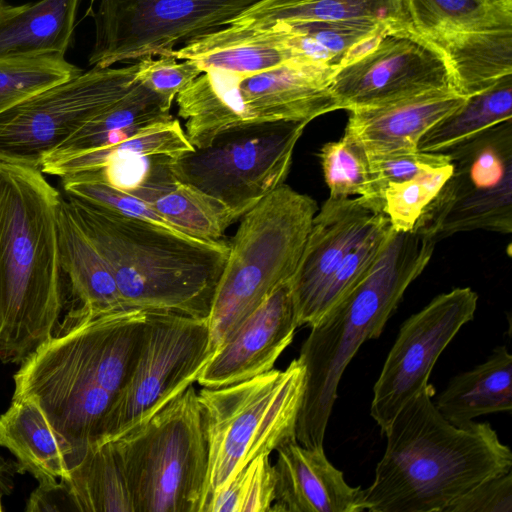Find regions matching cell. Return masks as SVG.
I'll return each mask as SVG.
<instances>
[{"label":"cell","instance_id":"obj_11","mask_svg":"<svg viewBox=\"0 0 512 512\" xmlns=\"http://www.w3.org/2000/svg\"><path fill=\"white\" fill-rule=\"evenodd\" d=\"M213 355L206 319L147 311L138 359L96 445L117 439L153 416L197 381Z\"/></svg>","mask_w":512,"mask_h":512},{"label":"cell","instance_id":"obj_15","mask_svg":"<svg viewBox=\"0 0 512 512\" xmlns=\"http://www.w3.org/2000/svg\"><path fill=\"white\" fill-rule=\"evenodd\" d=\"M329 90L338 108L350 111L453 88L439 54L410 29H400L384 35L368 54L337 69Z\"/></svg>","mask_w":512,"mask_h":512},{"label":"cell","instance_id":"obj_12","mask_svg":"<svg viewBox=\"0 0 512 512\" xmlns=\"http://www.w3.org/2000/svg\"><path fill=\"white\" fill-rule=\"evenodd\" d=\"M138 62L90 70L0 114V162L40 169L46 156L137 82Z\"/></svg>","mask_w":512,"mask_h":512},{"label":"cell","instance_id":"obj_35","mask_svg":"<svg viewBox=\"0 0 512 512\" xmlns=\"http://www.w3.org/2000/svg\"><path fill=\"white\" fill-rule=\"evenodd\" d=\"M382 25L387 24L351 19L279 21L270 26L278 31L291 50L294 60L314 63L336 71L347 51Z\"/></svg>","mask_w":512,"mask_h":512},{"label":"cell","instance_id":"obj_44","mask_svg":"<svg viewBox=\"0 0 512 512\" xmlns=\"http://www.w3.org/2000/svg\"><path fill=\"white\" fill-rule=\"evenodd\" d=\"M9 466L5 459L0 455V492L4 495L11 488L9 479Z\"/></svg>","mask_w":512,"mask_h":512},{"label":"cell","instance_id":"obj_27","mask_svg":"<svg viewBox=\"0 0 512 512\" xmlns=\"http://www.w3.org/2000/svg\"><path fill=\"white\" fill-rule=\"evenodd\" d=\"M58 243L62 272L77 306L94 314L126 309L115 279L62 197L58 210Z\"/></svg>","mask_w":512,"mask_h":512},{"label":"cell","instance_id":"obj_6","mask_svg":"<svg viewBox=\"0 0 512 512\" xmlns=\"http://www.w3.org/2000/svg\"><path fill=\"white\" fill-rule=\"evenodd\" d=\"M317 211L314 199L282 184L241 217L207 318L213 353L291 279Z\"/></svg>","mask_w":512,"mask_h":512},{"label":"cell","instance_id":"obj_10","mask_svg":"<svg viewBox=\"0 0 512 512\" xmlns=\"http://www.w3.org/2000/svg\"><path fill=\"white\" fill-rule=\"evenodd\" d=\"M453 170L414 231L435 242L459 232H512V119L443 151Z\"/></svg>","mask_w":512,"mask_h":512},{"label":"cell","instance_id":"obj_40","mask_svg":"<svg viewBox=\"0 0 512 512\" xmlns=\"http://www.w3.org/2000/svg\"><path fill=\"white\" fill-rule=\"evenodd\" d=\"M368 160L373 177L372 203L381 212L384 206L383 194L388 183L407 180L420 172L440 168L451 162L445 152L418 150L371 155Z\"/></svg>","mask_w":512,"mask_h":512},{"label":"cell","instance_id":"obj_29","mask_svg":"<svg viewBox=\"0 0 512 512\" xmlns=\"http://www.w3.org/2000/svg\"><path fill=\"white\" fill-rule=\"evenodd\" d=\"M366 19L410 29L403 0H259L229 24L262 28L279 21Z\"/></svg>","mask_w":512,"mask_h":512},{"label":"cell","instance_id":"obj_41","mask_svg":"<svg viewBox=\"0 0 512 512\" xmlns=\"http://www.w3.org/2000/svg\"><path fill=\"white\" fill-rule=\"evenodd\" d=\"M202 72L192 60L178 62L171 55H160L138 60L136 79L171 108L176 95Z\"/></svg>","mask_w":512,"mask_h":512},{"label":"cell","instance_id":"obj_14","mask_svg":"<svg viewBox=\"0 0 512 512\" xmlns=\"http://www.w3.org/2000/svg\"><path fill=\"white\" fill-rule=\"evenodd\" d=\"M477 302L471 288H455L437 295L401 325L373 387L370 414L382 433L428 385L438 357L474 318Z\"/></svg>","mask_w":512,"mask_h":512},{"label":"cell","instance_id":"obj_19","mask_svg":"<svg viewBox=\"0 0 512 512\" xmlns=\"http://www.w3.org/2000/svg\"><path fill=\"white\" fill-rule=\"evenodd\" d=\"M335 70L291 60L243 77L240 91L253 121H306L339 110L329 86Z\"/></svg>","mask_w":512,"mask_h":512},{"label":"cell","instance_id":"obj_24","mask_svg":"<svg viewBox=\"0 0 512 512\" xmlns=\"http://www.w3.org/2000/svg\"><path fill=\"white\" fill-rule=\"evenodd\" d=\"M80 0H38L10 5L0 0V58L65 56Z\"/></svg>","mask_w":512,"mask_h":512},{"label":"cell","instance_id":"obj_16","mask_svg":"<svg viewBox=\"0 0 512 512\" xmlns=\"http://www.w3.org/2000/svg\"><path fill=\"white\" fill-rule=\"evenodd\" d=\"M386 218L361 196L328 197L323 203L289 280L298 327L311 326L316 304L331 278L356 246Z\"/></svg>","mask_w":512,"mask_h":512},{"label":"cell","instance_id":"obj_39","mask_svg":"<svg viewBox=\"0 0 512 512\" xmlns=\"http://www.w3.org/2000/svg\"><path fill=\"white\" fill-rule=\"evenodd\" d=\"M452 170L450 162L440 168L420 172L410 179L387 184L383 194V212L394 231L410 232L414 229Z\"/></svg>","mask_w":512,"mask_h":512},{"label":"cell","instance_id":"obj_7","mask_svg":"<svg viewBox=\"0 0 512 512\" xmlns=\"http://www.w3.org/2000/svg\"><path fill=\"white\" fill-rule=\"evenodd\" d=\"M305 386L298 358L241 382L198 393L208 444L206 501L251 460L296 439ZM201 510V512H202Z\"/></svg>","mask_w":512,"mask_h":512},{"label":"cell","instance_id":"obj_31","mask_svg":"<svg viewBox=\"0 0 512 512\" xmlns=\"http://www.w3.org/2000/svg\"><path fill=\"white\" fill-rule=\"evenodd\" d=\"M194 149L180 122L172 118L147 126L114 144L61 159L45 160L40 170L43 174L62 178L122 160L160 155L172 157Z\"/></svg>","mask_w":512,"mask_h":512},{"label":"cell","instance_id":"obj_23","mask_svg":"<svg viewBox=\"0 0 512 512\" xmlns=\"http://www.w3.org/2000/svg\"><path fill=\"white\" fill-rule=\"evenodd\" d=\"M417 36L443 59L452 88L461 96L512 75V30Z\"/></svg>","mask_w":512,"mask_h":512},{"label":"cell","instance_id":"obj_22","mask_svg":"<svg viewBox=\"0 0 512 512\" xmlns=\"http://www.w3.org/2000/svg\"><path fill=\"white\" fill-rule=\"evenodd\" d=\"M166 55L192 60L202 71L220 69L243 77L294 60L273 26L253 28L233 24L201 35Z\"/></svg>","mask_w":512,"mask_h":512},{"label":"cell","instance_id":"obj_20","mask_svg":"<svg viewBox=\"0 0 512 512\" xmlns=\"http://www.w3.org/2000/svg\"><path fill=\"white\" fill-rule=\"evenodd\" d=\"M467 97L453 90L423 93L393 103L349 111L344 135L368 156L417 151L422 136Z\"/></svg>","mask_w":512,"mask_h":512},{"label":"cell","instance_id":"obj_4","mask_svg":"<svg viewBox=\"0 0 512 512\" xmlns=\"http://www.w3.org/2000/svg\"><path fill=\"white\" fill-rule=\"evenodd\" d=\"M66 199L110 269L126 308L207 320L227 259V241H201L80 199Z\"/></svg>","mask_w":512,"mask_h":512},{"label":"cell","instance_id":"obj_30","mask_svg":"<svg viewBox=\"0 0 512 512\" xmlns=\"http://www.w3.org/2000/svg\"><path fill=\"white\" fill-rule=\"evenodd\" d=\"M172 118L170 108L137 80L124 96L83 125L43 161L61 159L114 144L147 126Z\"/></svg>","mask_w":512,"mask_h":512},{"label":"cell","instance_id":"obj_38","mask_svg":"<svg viewBox=\"0 0 512 512\" xmlns=\"http://www.w3.org/2000/svg\"><path fill=\"white\" fill-rule=\"evenodd\" d=\"M319 156L329 197L357 195L373 205V177L369 160L358 143L343 135L340 140L323 145Z\"/></svg>","mask_w":512,"mask_h":512},{"label":"cell","instance_id":"obj_36","mask_svg":"<svg viewBox=\"0 0 512 512\" xmlns=\"http://www.w3.org/2000/svg\"><path fill=\"white\" fill-rule=\"evenodd\" d=\"M82 71L58 54L0 58V114Z\"/></svg>","mask_w":512,"mask_h":512},{"label":"cell","instance_id":"obj_9","mask_svg":"<svg viewBox=\"0 0 512 512\" xmlns=\"http://www.w3.org/2000/svg\"><path fill=\"white\" fill-rule=\"evenodd\" d=\"M306 121H252L232 126L200 149L168 157L172 174L238 218L284 184Z\"/></svg>","mask_w":512,"mask_h":512},{"label":"cell","instance_id":"obj_34","mask_svg":"<svg viewBox=\"0 0 512 512\" xmlns=\"http://www.w3.org/2000/svg\"><path fill=\"white\" fill-rule=\"evenodd\" d=\"M512 119V75L466 98L456 110L432 126L417 150L443 152L477 134Z\"/></svg>","mask_w":512,"mask_h":512},{"label":"cell","instance_id":"obj_45","mask_svg":"<svg viewBox=\"0 0 512 512\" xmlns=\"http://www.w3.org/2000/svg\"><path fill=\"white\" fill-rule=\"evenodd\" d=\"M2 496H3V494L0 492V511H2V510H3V507H2V501H1Z\"/></svg>","mask_w":512,"mask_h":512},{"label":"cell","instance_id":"obj_13","mask_svg":"<svg viewBox=\"0 0 512 512\" xmlns=\"http://www.w3.org/2000/svg\"><path fill=\"white\" fill-rule=\"evenodd\" d=\"M259 0H99L91 67L154 55L216 31Z\"/></svg>","mask_w":512,"mask_h":512},{"label":"cell","instance_id":"obj_2","mask_svg":"<svg viewBox=\"0 0 512 512\" xmlns=\"http://www.w3.org/2000/svg\"><path fill=\"white\" fill-rule=\"evenodd\" d=\"M434 394L428 384L384 431V454L363 489L365 511L445 512L478 484L511 471V450L490 423H450Z\"/></svg>","mask_w":512,"mask_h":512},{"label":"cell","instance_id":"obj_8","mask_svg":"<svg viewBox=\"0 0 512 512\" xmlns=\"http://www.w3.org/2000/svg\"><path fill=\"white\" fill-rule=\"evenodd\" d=\"M112 442L134 512H201L208 444L193 385Z\"/></svg>","mask_w":512,"mask_h":512},{"label":"cell","instance_id":"obj_21","mask_svg":"<svg viewBox=\"0 0 512 512\" xmlns=\"http://www.w3.org/2000/svg\"><path fill=\"white\" fill-rule=\"evenodd\" d=\"M168 157L152 156L143 179L128 192L181 233L205 242L223 240L226 229L239 218L218 200L178 180Z\"/></svg>","mask_w":512,"mask_h":512},{"label":"cell","instance_id":"obj_28","mask_svg":"<svg viewBox=\"0 0 512 512\" xmlns=\"http://www.w3.org/2000/svg\"><path fill=\"white\" fill-rule=\"evenodd\" d=\"M434 404L456 426L478 416L511 412L512 355L507 347H496L483 363L454 376Z\"/></svg>","mask_w":512,"mask_h":512},{"label":"cell","instance_id":"obj_42","mask_svg":"<svg viewBox=\"0 0 512 512\" xmlns=\"http://www.w3.org/2000/svg\"><path fill=\"white\" fill-rule=\"evenodd\" d=\"M445 512H512V472L483 481Z\"/></svg>","mask_w":512,"mask_h":512},{"label":"cell","instance_id":"obj_33","mask_svg":"<svg viewBox=\"0 0 512 512\" xmlns=\"http://www.w3.org/2000/svg\"><path fill=\"white\" fill-rule=\"evenodd\" d=\"M67 483L80 512H134L128 483L112 441L91 447L69 468Z\"/></svg>","mask_w":512,"mask_h":512},{"label":"cell","instance_id":"obj_25","mask_svg":"<svg viewBox=\"0 0 512 512\" xmlns=\"http://www.w3.org/2000/svg\"><path fill=\"white\" fill-rule=\"evenodd\" d=\"M242 78L220 69L206 70L176 95L185 135L194 148L208 146L232 126L253 121L242 99Z\"/></svg>","mask_w":512,"mask_h":512},{"label":"cell","instance_id":"obj_37","mask_svg":"<svg viewBox=\"0 0 512 512\" xmlns=\"http://www.w3.org/2000/svg\"><path fill=\"white\" fill-rule=\"evenodd\" d=\"M276 476L269 454L251 460L205 503L202 512H270Z\"/></svg>","mask_w":512,"mask_h":512},{"label":"cell","instance_id":"obj_32","mask_svg":"<svg viewBox=\"0 0 512 512\" xmlns=\"http://www.w3.org/2000/svg\"><path fill=\"white\" fill-rule=\"evenodd\" d=\"M417 35L512 30V0H403Z\"/></svg>","mask_w":512,"mask_h":512},{"label":"cell","instance_id":"obj_43","mask_svg":"<svg viewBox=\"0 0 512 512\" xmlns=\"http://www.w3.org/2000/svg\"><path fill=\"white\" fill-rule=\"evenodd\" d=\"M29 512L78 511L72 493L64 479L39 482L25 508Z\"/></svg>","mask_w":512,"mask_h":512},{"label":"cell","instance_id":"obj_26","mask_svg":"<svg viewBox=\"0 0 512 512\" xmlns=\"http://www.w3.org/2000/svg\"><path fill=\"white\" fill-rule=\"evenodd\" d=\"M0 446L16 457L19 472L31 474L38 482L69 476L66 450L30 397H12L8 409L0 415Z\"/></svg>","mask_w":512,"mask_h":512},{"label":"cell","instance_id":"obj_3","mask_svg":"<svg viewBox=\"0 0 512 512\" xmlns=\"http://www.w3.org/2000/svg\"><path fill=\"white\" fill-rule=\"evenodd\" d=\"M60 192L40 169L0 162V361L22 363L63 307Z\"/></svg>","mask_w":512,"mask_h":512},{"label":"cell","instance_id":"obj_18","mask_svg":"<svg viewBox=\"0 0 512 512\" xmlns=\"http://www.w3.org/2000/svg\"><path fill=\"white\" fill-rule=\"evenodd\" d=\"M276 451L275 501L270 512L365 511L363 489L345 481L323 446L305 447L293 439Z\"/></svg>","mask_w":512,"mask_h":512},{"label":"cell","instance_id":"obj_5","mask_svg":"<svg viewBox=\"0 0 512 512\" xmlns=\"http://www.w3.org/2000/svg\"><path fill=\"white\" fill-rule=\"evenodd\" d=\"M435 241L414 230L392 232L368 272L316 324L298 359L305 386L295 437L323 446L340 379L361 345L378 338L406 289L428 265Z\"/></svg>","mask_w":512,"mask_h":512},{"label":"cell","instance_id":"obj_1","mask_svg":"<svg viewBox=\"0 0 512 512\" xmlns=\"http://www.w3.org/2000/svg\"><path fill=\"white\" fill-rule=\"evenodd\" d=\"M146 316L137 308L94 314L75 306L14 374L13 397L37 402L69 468L97 444L138 359Z\"/></svg>","mask_w":512,"mask_h":512},{"label":"cell","instance_id":"obj_17","mask_svg":"<svg viewBox=\"0 0 512 512\" xmlns=\"http://www.w3.org/2000/svg\"><path fill=\"white\" fill-rule=\"evenodd\" d=\"M297 328L288 281L228 336L201 371L197 383L218 388L272 370Z\"/></svg>","mask_w":512,"mask_h":512}]
</instances>
